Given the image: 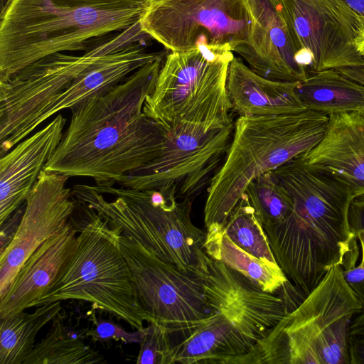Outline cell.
<instances>
[{
  "instance_id": "obj_2",
  "label": "cell",
  "mask_w": 364,
  "mask_h": 364,
  "mask_svg": "<svg viewBox=\"0 0 364 364\" xmlns=\"http://www.w3.org/2000/svg\"><path fill=\"white\" fill-rule=\"evenodd\" d=\"M139 22L90 47L82 55L42 58L0 82V156L55 113L123 81L156 61Z\"/></svg>"
},
{
  "instance_id": "obj_34",
  "label": "cell",
  "mask_w": 364,
  "mask_h": 364,
  "mask_svg": "<svg viewBox=\"0 0 364 364\" xmlns=\"http://www.w3.org/2000/svg\"><path fill=\"white\" fill-rule=\"evenodd\" d=\"M13 0H0V18L3 17Z\"/></svg>"
},
{
  "instance_id": "obj_1",
  "label": "cell",
  "mask_w": 364,
  "mask_h": 364,
  "mask_svg": "<svg viewBox=\"0 0 364 364\" xmlns=\"http://www.w3.org/2000/svg\"><path fill=\"white\" fill-rule=\"evenodd\" d=\"M162 65L163 60L147 63L70 108L69 127L43 170L114 186L156 159L165 148L166 130L143 107Z\"/></svg>"
},
{
  "instance_id": "obj_3",
  "label": "cell",
  "mask_w": 364,
  "mask_h": 364,
  "mask_svg": "<svg viewBox=\"0 0 364 364\" xmlns=\"http://www.w3.org/2000/svg\"><path fill=\"white\" fill-rule=\"evenodd\" d=\"M271 171L292 197L294 208L284 220L264 230L277 263L307 296L358 243L348 220L353 196L301 156Z\"/></svg>"
},
{
  "instance_id": "obj_6",
  "label": "cell",
  "mask_w": 364,
  "mask_h": 364,
  "mask_svg": "<svg viewBox=\"0 0 364 364\" xmlns=\"http://www.w3.org/2000/svg\"><path fill=\"white\" fill-rule=\"evenodd\" d=\"M329 115L311 109L240 116L224 162L208 187L205 229L222 227L248 184L314 149L323 139Z\"/></svg>"
},
{
  "instance_id": "obj_12",
  "label": "cell",
  "mask_w": 364,
  "mask_h": 364,
  "mask_svg": "<svg viewBox=\"0 0 364 364\" xmlns=\"http://www.w3.org/2000/svg\"><path fill=\"white\" fill-rule=\"evenodd\" d=\"M142 30L171 52L200 45L235 52L248 44L245 0H155L139 20Z\"/></svg>"
},
{
  "instance_id": "obj_27",
  "label": "cell",
  "mask_w": 364,
  "mask_h": 364,
  "mask_svg": "<svg viewBox=\"0 0 364 364\" xmlns=\"http://www.w3.org/2000/svg\"><path fill=\"white\" fill-rule=\"evenodd\" d=\"M350 230L355 236L359 253L351 251L345 259L342 267L344 277L364 309V194L355 196L350 202L348 211Z\"/></svg>"
},
{
  "instance_id": "obj_33",
  "label": "cell",
  "mask_w": 364,
  "mask_h": 364,
  "mask_svg": "<svg viewBox=\"0 0 364 364\" xmlns=\"http://www.w3.org/2000/svg\"><path fill=\"white\" fill-rule=\"evenodd\" d=\"M344 1L348 4V6L360 18V20L362 21V24H363V34L364 33V0H344ZM363 34H362V36H363ZM362 36H361V38H362Z\"/></svg>"
},
{
  "instance_id": "obj_24",
  "label": "cell",
  "mask_w": 364,
  "mask_h": 364,
  "mask_svg": "<svg viewBox=\"0 0 364 364\" xmlns=\"http://www.w3.org/2000/svg\"><path fill=\"white\" fill-rule=\"evenodd\" d=\"M60 313L52 321L46 336L35 343L23 364H92L106 363L102 355L85 345L64 325Z\"/></svg>"
},
{
  "instance_id": "obj_26",
  "label": "cell",
  "mask_w": 364,
  "mask_h": 364,
  "mask_svg": "<svg viewBox=\"0 0 364 364\" xmlns=\"http://www.w3.org/2000/svg\"><path fill=\"white\" fill-rule=\"evenodd\" d=\"M244 193L263 228L282 222L294 208L292 197L271 171L253 179Z\"/></svg>"
},
{
  "instance_id": "obj_11",
  "label": "cell",
  "mask_w": 364,
  "mask_h": 364,
  "mask_svg": "<svg viewBox=\"0 0 364 364\" xmlns=\"http://www.w3.org/2000/svg\"><path fill=\"white\" fill-rule=\"evenodd\" d=\"M164 128L166 139L161 154L117 183L136 190H161L179 200H193L208 188L224 162L235 123L205 131L200 126L177 121Z\"/></svg>"
},
{
  "instance_id": "obj_8",
  "label": "cell",
  "mask_w": 364,
  "mask_h": 364,
  "mask_svg": "<svg viewBox=\"0 0 364 364\" xmlns=\"http://www.w3.org/2000/svg\"><path fill=\"white\" fill-rule=\"evenodd\" d=\"M360 310L335 266L239 364H350L349 329Z\"/></svg>"
},
{
  "instance_id": "obj_7",
  "label": "cell",
  "mask_w": 364,
  "mask_h": 364,
  "mask_svg": "<svg viewBox=\"0 0 364 364\" xmlns=\"http://www.w3.org/2000/svg\"><path fill=\"white\" fill-rule=\"evenodd\" d=\"M73 198L93 208L109 225L181 270L204 279L210 257L206 232L192 222L193 201L168 192L97 184H76Z\"/></svg>"
},
{
  "instance_id": "obj_10",
  "label": "cell",
  "mask_w": 364,
  "mask_h": 364,
  "mask_svg": "<svg viewBox=\"0 0 364 364\" xmlns=\"http://www.w3.org/2000/svg\"><path fill=\"white\" fill-rule=\"evenodd\" d=\"M232 51L200 45L187 52L167 54L143 112L163 127L181 121L205 131L233 123L227 90Z\"/></svg>"
},
{
  "instance_id": "obj_32",
  "label": "cell",
  "mask_w": 364,
  "mask_h": 364,
  "mask_svg": "<svg viewBox=\"0 0 364 364\" xmlns=\"http://www.w3.org/2000/svg\"><path fill=\"white\" fill-rule=\"evenodd\" d=\"M361 54L364 57V50H362ZM337 70L364 85V64L355 67L338 68Z\"/></svg>"
},
{
  "instance_id": "obj_4",
  "label": "cell",
  "mask_w": 364,
  "mask_h": 364,
  "mask_svg": "<svg viewBox=\"0 0 364 364\" xmlns=\"http://www.w3.org/2000/svg\"><path fill=\"white\" fill-rule=\"evenodd\" d=\"M155 0H13L0 18V82L46 56L87 50L138 22Z\"/></svg>"
},
{
  "instance_id": "obj_25",
  "label": "cell",
  "mask_w": 364,
  "mask_h": 364,
  "mask_svg": "<svg viewBox=\"0 0 364 364\" xmlns=\"http://www.w3.org/2000/svg\"><path fill=\"white\" fill-rule=\"evenodd\" d=\"M220 228L241 249L264 261L277 264L264 228L245 193Z\"/></svg>"
},
{
  "instance_id": "obj_15",
  "label": "cell",
  "mask_w": 364,
  "mask_h": 364,
  "mask_svg": "<svg viewBox=\"0 0 364 364\" xmlns=\"http://www.w3.org/2000/svg\"><path fill=\"white\" fill-rule=\"evenodd\" d=\"M69 178L44 170L39 174L25 202L14 237L0 252V299L31 254L60 231L73 215L76 202L66 187Z\"/></svg>"
},
{
  "instance_id": "obj_30",
  "label": "cell",
  "mask_w": 364,
  "mask_h": 364,
  "mask_svg": "<svg viewBox=\"0 0 364 364\" xmlns=\"http://www.w3.org/2000/svg\"><path fill=\"white\" fill-rule=\"evenodd\" d=\"M19 208L8 219L1 224L0 252L3 251L9 245L16 234L24 210L19 209Z\"/></svg>"
},
{
  "instance_id": "obj_21",
  "label": "cell",
  "mask_w": 364,
  "mask_h": 364,
  "mask_svg": "<svg viewBox=\"0 0 364 364\" xmlns=\"http://www.w3.org/2000/svg\"><path fill=\"white\" fill-rule=\"evenodd\" d=\"M295 91L307 109L327 115L364 108V85L337 69L310 73Z\"/></svg>"
},
{
  "instance_id": "obj_23",
  "label": "cell",
  "mask_w": 364,
  "mask_h": 364,
  "mask_svg": "<svg viewBox=\"0 0 364 364\" xmlns=\"http://www.w3.org/2000/svg\"><path fill=\"white\" fill-rule=\"evenodd\" d=\"M36 307L31 314L23 311L0 318V364H23L38 333L62 309L60 301Z\"/></svg>"
},
{
  "instance_id": "obj_13",
  "label": "cell",
  "mask_w": 364,
  "mask_h": 364,
  "mask_svg": "<svg viewBox=\"0 0 364 364\" xmlns=\"http://www.w3.org/2000/svg\"><path fill=\"white\" fill-rule=\"evenodd\" d=\"M119 245L139 302L151 322L166 326L171 334L188 336L210 315L203 279L181 270L122 234Z\"/></svg>"
},
{
  "instance_id": "obj_19",
  "label": "cell",
  "mask_w": 364,
  "mask_h": 364,
  "mask_svg": "<svg viewBox=\"0 0 364 364\" xmlns=\"http://www.w3.org/2000/svg\"><path fill=\"white\" fill-rule=\"evenodd\" d=\"M72 216L60 231L45 241L25 262L0 299V318L34 306L51 288L75 247L78 229Z\"/></svg>"
},
{
  "instance_id": "obj_29",
  "label": "cell",
  "mask_w": 364,
  "mask_h": 364,
  "mask_svg": "<svg viewBox=\"0 0 364 364\" xmlns=\"http://www.w3.org/2000/svg\"><path fill=\"white\" fill-rule=\"evenodd\" d=\"M91 320L94 328L89 330L86 335L90 336L93 342H105L112 339L121 341L126 344L140 342V330L134 332L127 331L112 320L97 318L93 313Z\"/></svg>"
},
{
  "instance_id": "obj_18",
  "label": "cell",
  "mask_w": 364,
  "mask_h": 364,
  "mask_svg": "<svg viewBox=\"0 0 364 364\" xmlns=\"http://www.w3.org/2000/svg\"><path fill=\"white\" fill-rule=\"evenodd\" d=\"M301 156L345 186L353 198L364 194V114H329L323 139Z\"/></svg>"
},
{
  "instance_id": "obj_16",
  "label": "cell",
  "mask_w": 364,
  "mask_h": 364,
  "mask_svg": "<svg viewBox=\"0 0 364 364\" xmlns=\"http://www.w3.org/2000/svg\"><path fill=\"white\" fill-rule=\"evenodd\" d=\"M251 20L249 43L237 53L259 75L272 80L297 82L308 73L297 61L279 0H245Z\"/></svg>"
},
{
  "instance_id": "obj_17",
  "label": "cell",
  "mask_w": 364,
  "mask_h": 364,
  "mask_svg": "<svg viewBox=\"0 0 364 364\" xmlns=\"http://www.w3.org/2000/svg\"><path fill=\"white\" fill-rule=\"evenodd\" d=\"M67 119L58 114L0 159V225L23 203L63 136Z\"/></svg>"
},
{
  "instance_id": "obj_31",
  "label": "cell",
  "mask_w": 364,
  "mask_h": 364,
  "mask_svg": "<svg viewBox=\"0 0 364 364\" xmlns=\"http://www.w3.org/2000/svg\"><path fill=\"white\" fill-rule=\"evenodd\" d=\"M350 364H364V337L350 336Z\"/></svg>"
},
{
  "instance_id": "obj_28",
  "label": "cell",
  "mask_w": 364,
  "mask_h": 364,
  "mask_svg": "<svg viewBox=\"0 0 364 364\" xmlns=\"http://www.w3.org/2000/svg\"><path fill=\"white\" fill-rule=\"evenodd\" d=\"M141 331L138 364H171L173 346L169 329L151 321Z\"/></svg>"
},
{
  "instance_id": "obj_35",
  "label": "cell",
  "mask_w": 364,
  "mask_h": 364,
  "mask_svg": "<svg viewBox=\"0 0 364 364\" xmlns=\"http://www.w3.org/2000/svg\"><path fill=\"white\" fill-rule=\"evenodd\" d=\"M358 50L360 52V53H361L362 50H364V33L363 34V36L360 39V43L358 46Z\"/></svg>"
},
{
  "instance_id": "obj_14",
  "label": "cell",
  "mask_w": 364,
  "mask_h": 364,
  "mask_svg": "<svg viewBox=\"0 0 364 364\" xmlns=\"http://www.w3.org/2000/svg\"><path fill=\"white\" fill-rule=\"evenodd\" d=\"M279 1L297 61L308 74L364 64L362 21L344 0Z\"/></svg>"
},
{
  "instance_id": "obj_22",
  "label": "cell",
  "mask_w": 364,
  "mask_h": 364,
  "mask_svg": "<svg viewBox=\"0 0 364 364\" xmlns=\"http://www.w3.org/2000/svg\"><path fill=\"white\" fill-rule=\"evenodd\" d=\"M205 232L204 248L207 255L241 273L263 291L276 293L288 281L277 264L264 261L241 249L222 228H209Z\"/></svg>"
},
{
  "instance_id": "obj_9",
  "label": "cell",
  "mask_w": 364,
  "mask_h": 364,
  "mask_svg": "<svg viewBox=\"0 0 364 364\" xmlns=\"http://www.w3.org/2000/svg\"><path fill=\"white\" fill-rule=\"evenodd\" d=\"M75 200L80 217L75 220L80 234L74 251L51 288L34 306L82 300L141 330L151 318L139 302L121 251L122 231L111 227L93 208Z\"/></svg>"
},
{
  "instance_id": "obj_20",
  "label": "cell",
  "mask_w": 364,
  "mask_h": 364,
  "mask_svg": "<svg viewBox=\"0 0 364 364\" xmlns=\"http://www.w3.org/2000/svg\"><path fill=\"white\" fill-rule=\"evenodd\" d=\"M298 82L264 77L239 57L234 56L228 69L227 90L232 109L240 116L273 115L307 109L295 91Z\"/></svg>"
},
{
  "instance_id": "obj_5",
  "label": "cell",
  "mask_w": 364,
  "mask_h": 364,
  "mask_svg": "<svg viewBox=\"0 0 364 364\" xmlns=\"http://www.w3.org/2000/svg\"><path fill=\"white\" fill-rule=\"evenodd\" d=\"M210 315L173 346L171 364H239L287 314L274 293L210 257L203 279Z\"/></svg>"
}]
</instances>
